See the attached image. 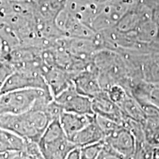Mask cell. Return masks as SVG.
<instances>
[{"label": "cell", "mask_w": 159, "mask_h": 159, "mask_svg": "<svg viewBox=\"0 0 159 159\" xmlns=\"http://www.w3.org/2000/svg\"><path fill=\"white\" fill-rule=\"evenodd\" d=\"M66 158L69 159H79L81 158V149L80 147L76 146L75 148H73L70 152H69Z\"/></svg>", "instance_id": "obj_12"}, {"label": "cell", "mask_w": 159, "mask_h": 159, "mask_svg": "<svg viewBox=\"0 0 159 159\" xmlns=\"http://www.w3.org/2000/svg\"><path fill=\"white\" fill-rule=\"evenodd\" d=\"M76 75L57 66H45L43 71L45 80L54 98L73 84V79Z\"/></svg>", "instance_id": "obj_5"}, {"label": "cell", "mask_w": 159, "mask_h": 159, "mask_svg": "<svg viewBox=\"0 0 159 159\" xmlns=\"http://www.w3.org/2000/svg\"><path fill=\"white\" fill-rule=\"evenodd\" d=\"M26 141L14 133L0 127V152L24 151Z\"/></svg>", "instance_id": "obj_9"}, {"label": "cell", "mask_w": 159, "mask_h": 159, "mask_svg": "<svg viewBox=\"0 0 159 159\" xmlns=\"http://www.w3.org/2000/svg\"><path fill=\"white\" fill-rule=\"evenodd\" d=\"M43 156L47 159H65L77 146L68 138L61 126L59 118L52 120L39 142Z\"/></svg>", "instance_id": "obj_3"}, {"label": "cell", "mask_w": 159, "mask_h": 159, "mask_svg": "<svg viewBox=\"0 0 159 159\" xmlns=\"http://www.w3.org/2000/svg\"><path fill=\"white\" fill-rule=\"evenodd\" d=\"M104 140L100 142L80 147L81 158H98V156L102 150Z\"/></svg>", "instance_id": "obj_10"}, {"label": "cell", "mask_w": 159, "mask_h": 159, "mask_svg": "<svg viewBox=\"0 0 159 159\" xmlns=\"http://www.w3.org/2000/svg\"><path fill=\"white\" fill-rule=\"evenodd\" d=\"M105 134L97 122L96 116L73 137L72 142L78 147H84L104 140Z\"/></svg>", "instance_id": "obj_8"}, {"label": "cell", "mask_w": 159, "mask_h": 159, "mask_svg": "<svg viewBox=\"0 0 159 159\" xmlns=\"http://www.w3.org/2000/svg\"><path fill=\"white\" fill-rule=\"evenodd\" d=\"M95 116L96 114L85 115L62 111L59 116V120L65 134L69 139L72 140L73 137L94 120Z\"/></svg>", "instance_id": "obj_7"}, {"label": "cell", "mask_w": 159, "mask_h": 159, "mask_svg": "<svg viewBox=\"0 0 159 159\" xmlns=\"http://www.w3.org/2000/svg\"><path fill=\"white\" fill-rule=\"evenodd\" d=\"M52 97L48 90L37 88L18 89L0 94V114H18L34 108L41 99Z\"/></svg>", "instance_id": "obj_2"}, {"label": "cell", "mask_w": 159, "mask_h": 159, "mask_svg": "<svg viewBox=\"0 0 159 159\" xmlns=\"http://www.w3.org/2000/svg\"><path fill=\"white\" fill-rule=\"evenodd\" d=\"M25 152L27 158H43L39 142L34 141H26Z\"/></svg>", "instance_id": "obj_11"}, {"label": "cell", "mask_w": 159, "mask_h": 159, "mask_svg": "<svg viewBox=\"0 0 159 159\" xmlns=\"http://www.w3.org/2000/svg\"><path fill=\"white\" fill-rule=\"evenodd\" d=\"M51 121L48 115L39 109L18 114H0L1 128L14 133L25 141L37 142Z\"/></svg>", "instance_id": "obj_1"}, {"label": "cell", "mask_w": 159, "mask_h": 159, "mask_svg": "<svg viewBox=\"0 0 159 159\" xmlns=\"http://www.w3.org/2000/svg\"><path fill=\"white\" fill-rule=\"evenodd\" d=\"M54 99L63 111L78 114H95L93 110L92 99L79 93L74 83Z\"/></svg>", "instance_id": "obj_4"}, {"label": "cell", "mask_w": 159, "mask_h": 159, "mask_svg": "<svg viewBox=\"0 0 159 159\" xmlns=\"http://www.w3.org/2000/svg\"><path fill=\"white\" fill-rule=\"evenodd\" d=\"M104 140L110 144L121 157L131 156L134 152V142L132 135L122 126L105 137Z\"/></svg>", "instance_id": "obj_6"}, {"label": "cell", "mask_w": 159, "mask_h": 159, "mask_svg": "<svg viewBox=\"0 0 159 159\" xmlns=\"http://www.w3.org/2000/svg\"><path fill=\"white\" fill-rule=\"evenodd\" d=\"M2 41H1V40H0V50H1V49H2Z\"/></svg>", "instance_id": "obj_13"}]
</instances>
